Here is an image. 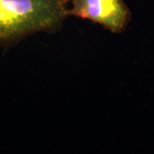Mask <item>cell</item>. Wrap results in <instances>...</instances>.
Instances as JSON below:
<instances>
[{
	"instance_id": "7a4b0ae2",
	"label": "cell",
	"mask_w": 154,
	"mask_h": 154,
	"mask_svg": "<svg viewBox=\"0 0 154 154\" xmlns=\"http://www.w3.org/2000/svg\"><path fill=\"white\" fill-rule=\"evenodd\" d=\"M69 14L101 24L113 33L126 29L131 12L123 0H72Z\"/></svg>"
},
{
	"instance_id": "6da1fadb",
	"label": "cell",
	"mask_w": 154,
	"mask_h": 154,
	"mask_svg": "<svg viewBox=\"0 0 154 154\" xmlns=\"http://www.w3.org/2000/svg\"><path fill=\"white\" fill-rule=\"evenodd\" d=\"M69 14L66 0H0V42L52 29Z\"/></svg>"
}]
</instances>
